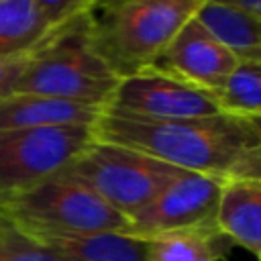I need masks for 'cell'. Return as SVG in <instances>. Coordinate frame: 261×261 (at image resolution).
I'll use <instances>...</instances> for the list:
<instances>
[{"label":"cell","mask_w":261,"mask_h":261,"mask_svg":"<svg viewBox=\"0 0 261 261\" xmlns=\"http://www.w3.org/2000/svg\"><path fill=\"white\" fill-rule=\"evenodd\" d=\"M257 259H259V261H261V253H259V255H257Z\"/></svg>","instance_id":"cell-23"},{"label":"cell","mask_w":261,"mask_h":261,"mask_svg":"<svg viewBox=\"0 0 261 261\" xmlns=\"http://www.w3.org/2000/svg\"><path fill=\"white\" fill-rule=\"evenodd\" d=\"M104 106L82 104L37 94H8L0 98V130L49 128V126H94Z\"/></svg>","instance_id":"cell-11"},{"label":"cell","mask_w":261,"mask_h":261,"mask_svg":"<svg viewBox=\"0 0 261 261\" xmlns=\"http://www.w3.org/2000/svg\"><path fill=\"white\" fill-rule=\"evenodd\" d=\"M212 96L226 114L245 118L261 114V63L239 61L226 82L212 92Z\"/></svg>","instance_id":"cell-16"},{"label":"cell","mask_w":261,"mask_h":261,"mask_svg":"<svg viewBox=\"0 0 261 261\" xmlns=\"http://www.w3.org/2000/svg\"><path fill=\"white\" fill-rule=\"evenodd\" d=\"M90 0H0V57L37 49Z\"/></svg>","instance_id":"cell-10"},{"label":"cell","mask_w":261,"mask_h":261,"mask_svg":"<svg viewBox=\"0 0 261 261\" xmlns=\"http://www.w3.org/2000/svg\"><path fill=\"white\" fill-rule=\"evenodd\" d=\"M94 137L137 149L177 169L220 179H261V137L245 116L214 114L184 120H147L102 110Z\"/></svg>","instance_id":"cell-1"},{"label":"cell","mask_w":261,"mask_h":261,"mask_svg":"<svg viewBox=\"0 0 261 261\" xmlns=\"http://www.w3.org/2000/svg\"><path fill=\"white\" fill-rule=\"evenodd\" d=\"M237 4L261 20V0H239Z\"/></svg>","instance_id":"cell-19"},{"label":"cell","mask_w":261,"mask_h":261,"mask_svg":"<svg viewBox=\"0 0 261 261\" xmlns=\"http://www.w3.org/2000/svg\"><path fill=\"white\" fill-rule=\"evenodd\" d=\"M214 222L239 247L261 253V179H226L218 198Z\"/></svg>","instance_id":"cell-12"},{"label":"cell","mask_w":261,"mask_h":261,"mask_svg":"<svg viewBox=\"0 0 261 261\" xmlns=\"http://www.w3.org/2000/svg\"><path fill=\"white\" fill-rule=\"evenodd\" d=\"M224 179L192 171L177 173L149 206L130 218L128 234L155 239L159 234L214 222Z\"/></svg>","instance_id":"cell-8"},{"label":"cell","mask_w":261,"mask_h":261,"mask_svg":"<svg viewBox=\"0 0 261 261\" xmlns=\"http://www.w3.org/2000/svg\"><path fill=\"white\" fill-rule=\"evenodd\" d=\"M239 59L224 49L194 16L175 33L155 67L206 92H216L237 67Z\"/></svg>","instance_id":"cell-9"},{"label":"cell","mask_w":261,"mask_h":261,"mask_svg":"<svg viewBox=\"0 0 261 261\" xmlns=\"http://www.w3.org/2000/svg\"><path fill=\"white\" fill-rule=\"evenodd\" d=\"M232 243L218 230L216 222L175 230L149 239L147 261H220Z\"/></svg>","instance_id":"cell-15"},{"label":"cell","mask_w":261,"mask_h":261,"mask_svg":"<svg viewBox=\"0 0 261 261\" xmlns=\"http://www.w3.org/2000/svg\"><path fill=\"white\" fill-rule=\"evenodd\" d=\"M200 0L90 2V41L102 61L122 80L153 67Z\"/></svg>","instance_id":"cell-2"},{"label":"cell","mask_w":261,"mask_h":261,"mask_svg":"<svg viewBox=\"0 0 261 261\" xmlns=\"http://www.w3.org/2000/svg\"><path fill=\"white\" fill-rule=\"evenodd\" d=\"M37 243L57 255L82 261H147L149 241L126 232L90 234H31Z\"/></svg>","instance_id":"cell-14"},{"label":"cell","mask_w":261,"mask_h":261,"mask_svg":"<svg viewBox=\"0 0 261 261\" xmlns=\"http://www.w3.org/2000/svg\"><path fill=\"white\" fill-rule=\"evenodd\" d=\"M249 122L253 124V128H255L257 135L261 137V114H257V116H249Z\"/></svg>","instance_id":"cell-20"},{"label":"cell","mask_w":261,"mask_h":261,"mask_svg":"<svg viewBox=\"0 0 261 261\" xmlns=\"http://www.w3.org/2000/svg\"><path fill=\"white\" fill-rule=\"evenodd\" d=\"M2 214L27 234H128L130 228L126 216L63 173L20 194L2 208Z\"/></svg>","instance_id":"cell-4"},{"label":"cell","mask_w":261,"mask_h":261,"mask_svg":"<svg viewBox=\"0 0 261 261\" xmlns=\"http://www.w3.org/2000/svg\"><path fill=\"white\" fill-rule=\"evenodd\" d=\"M181 171L137 149L94 141L61 173L88 186L130 222Z\"/></svg>","instance_id":"cell-5"},{"label":"cell","mask_w":261,"mask_h":261,"mask_svg":"<svg viewBox=\"0 0 261 261\" xmlns=\"http://www.w3.org/2000/svg\"><path fill=\"white\" fill-rule=\"evenodd\" d=\"M39 49V47H37ZM27 51V53H18V55H8V57H0V98L12 94L16 82L20 80V75L24 73V69L29 67L35 51Z\"/></svg>","instance_id":"cell-18"},{"label":"cell","mask_w":261,"mask_h":261,"mask_svg":"<svg viewBox=\"0 0 261 261\" xmlns=\"http://www.w3.org/2000/svg\"><path fill=\"white\" fill-rule=\"evenodd\" d=\"M0 261H57V255L6 218L0 228Z\"/></svg>","instance_id":"cell-17"},{"label":"cell","mask_w":261,"mask_h":261,"mask_svg":"<svg viewBox=\"0 0 261 261\" xmlns=\"http://www.w3.org/2000/svg\"><path fill=\"white\" fill-rule=\"evenodd\" d=\"M94 126L0 130V212L20 194L65 171L92 143Z\"/></svg>","instance_id":"cell-6"},{"label":"cell","mask_w":261,"mask_h":261,"mask_svg":"<svg viewBox=\"0 0 261 261\" xmlns=\"http://www.w3.org/2000/svg\"><path fill=\"white\" fill-rule=\"evenodd\" d=\"M4 224H6V216H4V214H2V212H0V228H2V226H4Z\"/></svg>","instance_id":"cell-22"},{"label":"cell","mask_w":261,"mask_h":261,"mask_svg":"<svg viewBox=\"0 0 261 261\" xmlns=\"http://www.w3.org/2000/svg\"><path fill=\"white\" fill-rule=\"evenodd\" d=\"M194 18L239 61L261 63V20L237 2L200 0Z\"/></svg>","instance_id":"cell-13"},{"label":"cell","mask_w":261,"mask_h":261,"mask_svg":"<svg viewBox=\"0 0 261 261\" xmlns=\"http://www.w3.org/2000/svg\"><path fill=\"white\" fill-rule=\"evenodd\" d=\"M88 8L90 4L39 45L12 94H37L94 106L110 102L120 77L92 47Z\"/></svg>","instance_id":"cell-3"},{"label":"cell","mask_w":261,"mask_h":261,"mask_svg":"<svg viewBox=\"0 0 261 261\" xmlns=\"http://www.w3.org/2000/svg\"><path fill=\"white\" fill-rule=\"evenodd\" d=\"M57 261H82V259H75V257H69V255H57Z\"/></svg>","instance_id":"cell-21"},{"label":"cell","mask_w":261,"mask_h":261,"mask_svg":"<svg viewBox=\"0 0 261 261\" xmlns=\"http://www.w3.org/2000/svg\"><path fill=\"white\" fill-rule=\"evenodd\" d=\"M106 108L147 120H184L222 112L212 92L181 82L155 65L122 77Z\"/></svg>","instance_id":"cell-7"}]
</instances>
